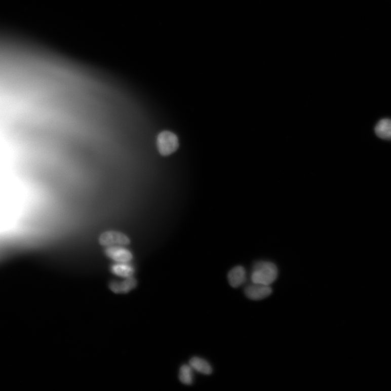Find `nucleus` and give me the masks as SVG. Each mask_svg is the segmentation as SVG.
Here are the masks:
<instances>
[{
    "mask_svg": "<svg viewBox=\"0 0 391 391\" xmlns=\"http://www.w3.org/2000/svg\"><path fill=\"white\" fill-rule=\"evenodd\" d=\"M278 275L277 267L273 262L260 261L254 265L251 278L253 283L269 286L277 280Z\"/></svg>",
    "mask_w": 391,
    "mask_h": 391,
    "instance_id": "1",
    "label": "nucleus"
},
{
    "mask_svg": "<svg viewBox=\"0 0 391 391\" xmlns=\"http://www.w3.org/2000/svg\"><path fill=\"white\" fill-rule=\"evenodd\" d=\"M157 144L162 155H169L177 149L179 144L176 135L169 131L161 132L157 137Z\"/></svg>",
    "mask_w": 391,
    "mask_h": 391,
    "instance_id": "2",
    "label": "nucleus"
},
{
    "mask_svg": "<svg viewBox=\"0 0 391 391\" xmlns=\"http://www.w3.org/2000/svg\"><path fill=\"white\" fill-rule=\"evenodd\" d=\"M100 244L106 247L123 246L129 245L130 238L121 232L108 231L102 233L99 238Z\"/></svg>",
    "mask_w": 391,
    "mask_h": 391,
    "instance_id": "3",
    "label": "nucleus"
},
{
    "mask_svg": "<svg viewBox=\"0 0 391 391\" xmlns=\"http://www.w3.org/2000/svg\"><path fill=\"white\" fill-rule=\"evenodd\" d=\"M272 292L270 286L252 283L248 285L245 289V295L248 298L258 300L268 297Z\"/></svg>",
    "mask_w": 391,
    "mask_h": 391,
    "instance_id": "4",
    "label": "nucleus"
},
{
    "mask_svg": "<svg viewBox=\"0 0 391 391\" xmlns=\"http://www.w3.org/2000/svg\"><path fill=\"white\" fill-rule=\"evenodd\" d=\"M105 253L107 257L117 262H129L133 259L132 253L121 246L107 247Z\"/></svg>",
    "mask_w": 391,
    "mask_h": 391,
    "instance_id": "5",
    "label": "nucleus"
},
{
    "mask_svg": "<svg viewBox=\"0 0 391 391\" xmlns=\"http://www.w3.org/2000/svg\"><path fill=\"white\" fill-rule=\"evenodd\" d=\"M246 271L242 266L232 268L228 275L229 284L232 288H238L244 284L246 281Z\"/></svg>",
    "mask_w": 391,
    "mask_h": 391,
    "instance_id": "6",
    "label": "nucleus"
},
{
    "mask_svg": "<svg viewBox=\"0 0 391 391\" xmlns=\"http://www.w3.org/2000/svg\"><path fill=\"white\" fill-rule=\"evenodd\" d=\"M137 283L136 280L132 276L126 278V280L122 282H112L109 287L111 291L115 293H127L135 288Z\"/></svg>",
    "mask_w": 391,
    "mask_h": 391,
    "instance_id": "7",
    "label": "nucleus"
},
{
    "mask_svg": "<svg viewBox=\"0 0 391 391\" xmlns=\"http://www.w3.org/2000/svg\"><path fill=\"white\" fill-rule=\"evenodd\" d=\"M375 132L382 139L391 140V120H381L375 126Z\"/></svg>",
    "mask_w": 391,
    "mask_h": 391,
    "instance_id": "8",
    "label": "nucleus"
},
{
    "mask_svg": "<svg viewBox=\"0 0 391 391\" xmlns=\"http://www.w3.org/2000/svg\"><path fill=\"white\" fill-rule=\"evenodd\" d=\"M192 370L202 374L209 375L212 373V367L206 360L198 357H193L190 361Z\"/></svg>",
    "mask_w": 391,
    "mask_h": 391,
    "instance_id": "9",
    "label": "nucleus"
},
{
    "mask_svg": "<svg viewBox=\"0 0 391 391\" xmlns=\"http://www.w3.org/2000/svg\"><path fill=\"white\" fill-rule=\"evenodd\" d=\"M111 270L112 273L125 278L132 277L134 272L133 267L129 262H118L111 266Z\"/></svg>",
    "mask_w": 391,
    "mask_h": 391,
    "instance_id": "10",
    "label": "nucleus"
},
{
    "mask_svg": "<svg viewBox=\"0 0 391 391\" xmlns=\"http://www.w3.org/2000/svg\"><path fill=\"white\" fill-rule=\"evenodd\" d=\"M179 378L184 384L191 385L193 380L192 368L189 365H184L180 368Z\"/></svg>",
    "mask_w": 391,
    "mask_h": 391,
    "instance_id": "11",
    "label": "nucleus"
}]
</instances>
